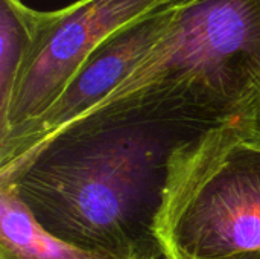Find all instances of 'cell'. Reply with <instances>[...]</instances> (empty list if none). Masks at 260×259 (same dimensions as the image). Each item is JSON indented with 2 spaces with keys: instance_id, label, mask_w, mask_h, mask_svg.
<instances>
[{
  "instance_id": "6da1fadb",
  "label": "cell",
  "mask_w": 260,
  "mask_h": 259,
  "mask_svg": "<svg viewBox=\"0 0 260 259\" xmlns=\"http://www.w3.org/2000/svg\"><path fill=\"white\" fill-rule=\"evenodd\" d=\"M171 121H117L73 130L9 185L52 234L85 249H142L160 203L178 130Z\"/></svg>"
},
{
  "instance_id": "7a4b0ae2",
  "label": "cell",
  "mask_w": 260,
  "mask_h": 259,
  "mask_svg": "<svg viewBox=\"0 0 260 259\" xmlns=\"http://www.w3.org/2000/svg\"><path fill=\"white\" fill-rule=\"evenodd\" d=\"M259 85L260 0H192L133 72L67 133L137 119L210 125Z\"/></svg>"
},
{
  "instance_id": "3957f363",
  "label": "cell",
  "mask_w": 260,
  "mask_h": 259,
  "mask_svg": "<svg viewBox=\"0 0 260 259\" xmlns=\"http://www.w3.org/2000/svg\"><path fill=\"white\" fill-rule=\"evenodd\" d=\"M149 238L161 259L260 256V142L227 118L184 136Z\"/></svg>"
},
{
  "instance_id": "277c9868",
  "label": "cell",
  "mask_w": 260,
  "mask_h": 259,
  "mask_svg": "<svg viewBox=\"0 0 260 259\" xmlns=\"http://www.w3.org/2000/svg\"><path fill=\"white\" fill-rule=\"evenodd\" d=\"M189 2L192 0H78L52 11L0 118V140L47 110L90 53L111 35L149 14Z\"/></svg>"
},
{
  "instance_id": "5b68a950",
  "label": "cell",
  "mask_w": 260,
  "mask_h": 259,
  "mask_svg": "<svg viewBox=\"0 0 260 259\" xmlns=\"http://www.w3.org/2000/svg\"><path fill=\"white\" fill-rule=\"evenodd\" d=\"M178 8L149 14L111 35L90 53L47 110L0 140L2 183L17 177L52 142L108 96L168 32Z\"/></svg>"
},
{
  "instance_id": "8992f818",
  "label": "cell",
  "mask_w": 260,
  "mask_h": 259,
  "mask_svg": "<svg viewBox=\"0 0 260 259\" xmlns=\"http://www.w3.org/2000/svg\"><path fill=\"white\" fill-rule=\"evenodd\" d=\"M2 259H143L139 249L126 253L85 249L47 231L9 185L0 191Z\"/></svg>"
},
{
  "instance_id": "52a82bcc",
  "label": "cell",
  "mask_w": 260,
  "mask_h": 259,
  "mask_svg": "<svg viewBox=\"0 0 260 259\" xmlns=\"http://www.w3.org/2000/svg\"><path fill=\"white\" fill-rule=\"evenodd\" d=\"M50 18L52 11H37L23 0H0V118L37 38Z\"/></svg>"
},
{
  "instance_id": "ba28073f",
  "label": "cell",
  "mask_w": 260,
  "mask_h": 259,
  "mask_svg": "<svg viewBox=\"0 0 260 259\" xmlns=\"http://www.w3.org/2000/svg\"><path fill=\"white\" fill-rule=\"evenodd\" d=\"M225 118L244 136L260 142V85Z\"/></svg>"
},
{
  "instance_id": "9c48e42d",
  "label": "cell",
  "mask_w": 260,
  "mask_h": 259,
  "mask_svg": "<svg viewBox=\"0 0 260 259\" xmlns=\"http://www.w3.org/2000/svg\"><path fill=\"white\" fill-rule=\"evenodd\" d=\"M143 259H161V256L158 255V252H157V249H155V246H154V249H151L149 253H148Z\"/></svg>"
},
{
  "instance_id": "30bf717a",
  "label": "cell",
  "mask_w": 260,
  "mask_h": 259,
  "mask_svg": "<svg viewBox=\"0 0 260 259\" xmlns=\"http://www.w3.org/2000/svg\"><path fill=\"white\" fill-rule=\"evenodd\" d=\"M235 259H260V256H257V255H250V256H241V258Z\"/></svg>"
}]
</instances>
